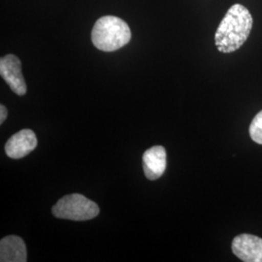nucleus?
Listing matches in <instances>:
<instances>
[{
	"instance_id": "nucleus-5",
	"label": "nucleus",
	"mask_w": 262,
	"mask_h": 262,
	"mask_svg": "<svg viewBox=\"0 0 262 262\" xmlns=\"http://www.w3.org/2000/svg\"><path fill=\"white\" fill-rule=\"evenodd\" d=\"M235 255L245 262H262V239L255 235L236 236L231 245Z\"/></svg>"
},
{
	"instance_id": "nucleus-10",
	"label": "nucleus",
	"mask_w": 262,
	"mask_h": 262,
	"mask_svg": "<svg viewBox=\"0 0 262 262\" xmlns=\"http://www.w3.org/2000/svg\"><path fill=\"white\" fill-rule=\"evenodd\" d=\"M8 116V110L4 105H0V123L2 124L3 122H5V120L7 119Z\"/></svg>"
},
{
	"instance_id": "nucleus-6",
	"label": "nucleus",
	"mask_w": 262,
	"mask_h": 262,
	"mask_svg": "<svg viewBox=\"0 0 262 262\" xmlns=\"http://www.w3.org/2000/svg\"><path fill=\"white\" fill-rule=\"evenodd\" d=\"M37 147L36 135L31 129H23L10 137L5 145V152L11 159L27 157Z\"/></svg>"
},
{
	"instance_id": "nucleus-9",
	"label": "nucleus",
	"mask_w": 262,
	"mask_h": 262,
	"mask_svg": "<svg viewBox=\"0 0 262 262\" xmlns=\"http://www.w3.org/2000/svg\"><path fill=\"white\" fill-rule=\"evenodd\" d=\"M249 132L253 142L262 145V111L257 113L253 118Z\"/></svg>"
},
{
	"instance_id": "nucleus-2",
	"label": "nucleus",
	"mask_w": 262,
	"mask_h": 262,
	"mask_svg": "<svg viewBox=\"0 0 262 262\" xmlns=\"http://www.w3.org/2000/svg\"><path fill=\"white\" fill-rule=\"evenodd\" d=\"M130 39L128 25L115 16H104L97 19L92 31L94 46L103 52L117 51L129 43Z\"/></svg>"
},
{
	"instance_id": "nucleus-1",
	"label": "nucleus",
	"mask_w": 262,
	"mask_h": 262,
	"mask_svg": "<svg viewBox=\"0 0 262 262\" xmlns=\"http://www.w3.org/2000/svg\"><path fill=\"white\" fill-rule=\"evenodd\" d=\"M253 17L241 4L231 6L221 21L215 35V44L221 53L229 54L243 46L253 28Z\"/></svg>"
},
{
	"instance_id": "nucleus-7",
	"label": "nucleus",
	"mask_w": 262,
	"mask_h": 262,
	"mask_svg": "<svg viewBox=\"0 0 262 262\" xmlns=\"http://www.w3.org/2000/svg\"><path fill=\"white\" fill-rule=\"evenodd\" d=\"M167 165L166 150L162 146H155L143 155V169L145 176L150 181L160 178Z\"/></svg>"
},
{
	"instance_id": "nucleus-4",
	"label": "nucleus",
	"mask_w": 262,
	"mask_h": 262,
	"mask_svg": "<svg viewBox=\"0 0 262 262\" xmlns=\"http://www.w3.org/2000/svg\"><path fill=\"white\" fill-rule=\"evenodd\" d=\"M0 74L10 89L19 96L27 94V84L21 73L19 58L14 55H7L0 59Z\"/></svg>"
},
{
	"instance_id": "nucleus-8",
	"label": "nucleus",
	"mask_w": 262,
	"mask_h": 262,
	"mask_svg": "<svg viewBox=\"0 0 262 262\" xmlns=\"http://www.w3.org/2000/svg\"><path fill=\"white\" fill-rule=\"evenodd\" d=\"M28 260L27 247L24 240L15 235L6 236L0 241V261L26 262Z\"/></svg>"
},
{
	"instance_id": "nucleus-3",
	"label": "nucleus",
	"mask_w": 262,
	"mask_h": 262,
	"mask_svg": "<svg viewBox=\"0 0 262 262\" xmlns=\"http://www.w3.org/2000/svg\"><path fill=\"white\" fill-rule=\"evenodd\" d=\"M52 213L58 219L84 222L99 215V207L84 195L74 193L59 199L53 207Z\"/></svg>"
}]
</instances>
